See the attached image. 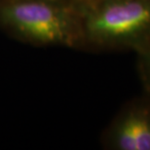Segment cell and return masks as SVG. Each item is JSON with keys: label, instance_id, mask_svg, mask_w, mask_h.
Returning a JSON list of instances; mask_svg holds the SVG:
<instances>
[{"label": "cell", "instance_id": "6da1fadb", "mask_svg": "<svg viewBox=\"0 0 150 150\" xmlns=\"http://www.w3.org/2000/svg\"><path fill=\"white\" fill-rule=\"evenodd\" d=\"M77 8L80 50L139 53L150 43V0H83Z\"/></svg>", "mask_w": 150, "mask_h": 150}, {"label": "cell", "instance_id": "7a4b0ae2", "mask_svg": "<svg viewBox=\"0 0 150 150\" xmlns=\"http://www.w3.org/2000/svg\"><path fill=\"white\" fill-rule=\"evenodd\" d=\"M0 29L30 46L81 48L78 8L62 0H4Z\"/></svg>", "mask_w": 150, "mask_h": 150}, {"label": "cell", "instance_id": "3957f363", "mask_svg": "<svg viewBox=\"0 0 150 150\" xmlns=\"http://www.w3.org/2000/svg\"><path fill=\"white\" fill-rule=\"evenodd\" d=\"M109 150H150V98L130 100L120 109L101 136Z\"/></svg>", "mask_w": 150, "mask_h": 150}, {"label": "cell", "instance_id": "277c9868", "mask_svg": "<svg viewBox=\"0 0 150 150\" xmlns=\"http://www.w3.org/2000/svg\"><path fill=\"white\" fill-rule=\"evenodd\" d=\"M137 54L140 79L144 88L145 96L150 98V43Z\"/></svg>", "mask_w": 150, "mask_h": 150}, {"label": "cell", "instance_id": "5b68a950", "mask_svg": "<svg viewBox=\"0 0 150 150\" xmlns=\"http://www.w3.org/2000/svg\"><path fill=\"white\" fill-rule=\"evenodd\" d=\"M62 1L67 2V3H68V4L73 5V6H78L81 2L83 1V0H62Z\"/></svg>", "mask_w": 150, "mask_h": 150}, {"label": "cell", "instance_id": "8992f818", "mask_svg": "<svg viewBox=\"0 0 150 150\" xmlns=\"http://www.w3.org/2000/svg\"><path fill=\"white\" fill-rule=\"evenodd\" d=\"M2 1H4V0H0V2H2Z\"/></svg>", "mask_w": 150, "mask_h": 150}]
</instances>
